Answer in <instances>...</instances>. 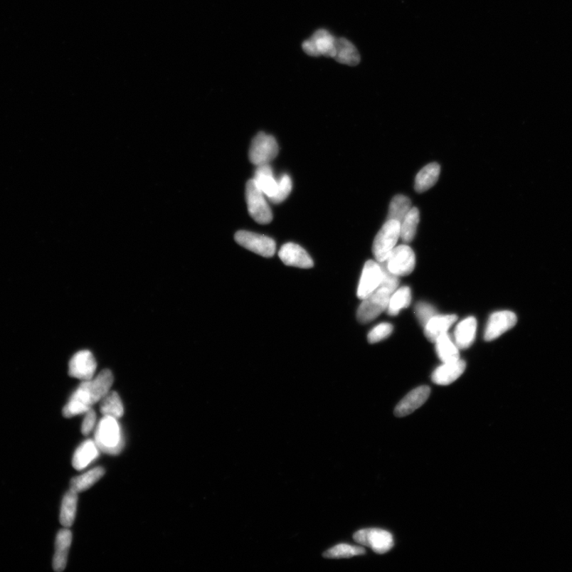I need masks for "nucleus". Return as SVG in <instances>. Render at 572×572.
<instances>
[{
    "label": "nucleus",
    "instance_id": "nucleus-32",
    "mask_svg": "<svg viewBox=\"0 0 572 572\" xmlns=\"http://www.w3.org/2000/svg\"><path fill=\"white\" fill-rule=\"evenodd\" d=\"M292 181L290 176L284 174L280 180L278 181L277 192L275 196L270 197L269 200L272 203H280L283 202L291 193Z\"/></svg>",
    "mask_w": 572,
    "mask_h": 572
},
{
    "label": "nucleus",
    "instance_id": "nucleus-33",
    "mask_svg": "<svg viewBox=\"0 0 572 572\" xmlns=\"http://www.w3.org/2000/svg\"><path fill=\"white\" fill-rule=\"evenodd\" d=\"M415 314H416L420 324L425 327L434 316L438 314V312L432 304L420 302L415 307Z\"/></svg>",
    "mask_w": 572,
    "mask_h": 572
},
{
    "label": "nucleus",
    "instance_id": "nucleus-9",
    "mask_svg": "<svg viewBox=\"0 0 572 572\" xmlns=\"http://www.w3.org/2000/svg\"><path fill=\"white\" fill-rule=\"evenodd\" d=\"M235 240L240 246L265 258L274 256L276 243L271 238L250 231H240L235 235Z\"/></svg>",
    "mask_w": 572,
    "mask_h": 572
},
{
    "label": "nucleus",
    "instance_id": "nucleus-31",
    "mask_svg": "<svg viewBox=\"0 0 572 572\" xmlns=\"http://www.w3.org/2000/svg\"><path fill=\"white\" fill-rule=\"evenodd\" d=\"M366 554V550L362 547L353 546L347 544H340L338 546L324 551L323 556L329 559H344V558H351L356 556H362Z\"/></svg>",
    "mask_w": 572,
    "mask_h": 572
},
{
    "label": "nucleus",
    "instance_id": "nucleus-6",
    "mask_svg": "<svg viewBox=\"0 0 572 572\" xmlns=\"http://www.w3.org/2000/svg\"><path fill=\"white\" fill-rule=\"evenodd\" d=\"M278 152L277 142L273 136L261 132L252 140L249 159L256 166L269 164L276 158Z\"/></svg>",
    "mask_w": 572,
    "mask_h": 572
},
{
    "label": "nucleus",
    "instance_id": "nucleus-20",
    "mask_svg": "<svg viewBox=\"0 0 572 572\" xmlns=\"http://www.w3.org/2000/svg\"><path fill=\"white\" fill-rule=\"evenodd\" d=\"M99 450L95 441L87 440L79 446L73 455V467L78 471L85 469L98 457Z\"/></svg>",
    "mask_w": 572,
    "mask_h": 572
},
{
    "label": "nucleus",
    "instance_id": "nucleus-28",
    "mask_svg": "<svg viewBox=\"0 0 572 572\" xmlns=\"http://www.w3.org/2000/svg\"><path fill=\"white\" fill-rule=\"evenodd\" d=\"M100 412L104 414V416H110L117 419L124 416L125 408L118 393L109 392L100 401Z\"/></svg>",
    "mask_w": 572,
    "mask_h": 572
},
{
    "label": "nucleus",
    "instance_id": "nucleus-19",
    "mask_svg": "<svg viewBox=\"0 0 572 572\" xmlns=\"http://www.w3.org/2000/svg\"><path fill=\"white\" fill-rule=\"evenodd\" d=\"M477 322L473 317L462 319L455 329V344L459 349L465 350L474 343L476 336Z\"/></svg>",
    "mask_w": 572,
    "mask_h": 572
},
{
    "label": "nucleus",
    "instance_id": "nucleus-34",
    "mask_svg": "<svg viewBox=\"0 0 572 572\" xmlns=\"http://www.w3.org/2000/svg\"><path fill=\"white\" fill-rule=\"evenodd\" d=\"M393 327L389 323H381L374 327L369 334V341L371 344H376L381 340L389 337L393 332Z\"/></svg>",
    "mask_w": 572,
    "mask_h": 572
},
{
    "label": "nucleus",
    "instance_id": "nucleus-30",
    "mask_svg": "<svg viewBox=\"0 0 572 572\" xmlns=\"http://www.w3.org/2000/svg\"><path fill=\"white\" fill-rule=\"evenodd\" d=\"M412 208V203L408 197L404 195L395 196L390 204L388 220L396 221L401 223Z\"/></svg>",
    "mask_w": 572,
    "mask_h": 572
},
{
    "label": "nucleus",
    "instance_id": "nucleus-7",
    "mask_svg": "<svg viewBox=\"0 0 572 572\" xmlns=\"http://www.w3.org/2000/svg\"><path fill=\"white\" fill-rule=\"evenodd\" d=\"M388 271L397 277L411 275L416 265V256L407 245L395 247L387 260L383 262Z\"/></svg>",
    "mask_w": 572,
    "mask_h": 572
},
{
    "label": "nucleus",
    "instance_id": "nucleus-1",
    "mask_svg": "<svg viewBox=\"0 0 572 572\" xmlns=\"http://www.w3.org/2000/svg\"><path fill=\"white\" fill-rule=\"evenodd\" d=\"M114 377L110 370L101 371L97 377L83 381L78 390L73 393L71 399L87 407L99 403L111 391Z\"/></svg>",
    "mask_w": 572,
    "mask_h": 572
},
{
    "label": "nucleus",
    "instance_id": "nucleus-16",
    "mask_svg": "<svg viewBox=\"0 0 572 572\" xmlns=\"http://www.w3.org/2000/svg\"><path fill=\"white\" fill-rule=\"evenodd\" d=\"M465 361L460 359L454 362L445 363L438 367L432 376L433 383L440 386L450 385L465 371Z\"/></svg>",
    "mask_w": 572,
    "mask_h": 572
},
{
    "label": "nucleus",
    "instance_id": "nucleus-12",
    "mask_svg": "<svg viewBox=\"0 0 572 572\" xmlns=\"http://www.w3.org/2000/svg\"><path fill=\"white\" fill-rule=\"evenodd\" d=\"M97 364L92 353L90 351H80L73 356L69 365V374L71 377L83 381L94 378Z\"/></svg>",
    "mask_w": 572,
    "mask_h": 572
},
{
    "label": "nucleus",
    "instance_id": "nucleus-29",
    "mask_svg": "<svg viewBox=\"0 0 572 572\" xmlns=\"http://www.w3.org/2000/svg\"><path fill=\"white\" fill-rule=\"evenodd\" d=\"M420 221L419 210L413 207L400 223V238L404 243H411L416 235Z\"/></svg>",
    "mask_w": 572,
    "mask_h": 572
},
{
    "label": "nucleus",
    "instance_id": "nucleus-24",
    "mask_svg": "<svg viewBox=\"0 0 572 572\" xmlns=\"http://www.w3.org/2000/svg\"><path fill=\"white\" fill-rule=\"evenodd\" d=\"M435 351L443 363H450L460 359L458 346L452 341L448 333L440 337L435 341Z\"/></svg>",
    "mask_w": 572,
    "mask_h": 572
},
{
    "label": "nucleus",
    "instance_id": "nucleus-5",
    "mask_svg": "<svg viewBox=\"0 0 572 572\" xmlns=\"http://www.w3.org/2000/svg\"><path fill=\"white\" fill-rule=\"evenodd\" d=\"M246 201L248 212L253 220L260 224H268L273 220V213L265 198V194L253 179L246 186Z\"/></svg>",
    "mask_w": 572,
    "mask_h": 572
},
{
    "label": "nucleus",
    "instance_id": "nucleus-11",
    "mask_svg": "<svg viewBox=\"0 0 572 572\" xmlns=\"http://www.w3.org/2000/svg\"><path fill=\"white\" fill-rule=\"evenodd\" d=\"M383 279V269L378 262L367 261L361 275L357 296L364 300L376 291L380 286Z\"/></svg>",
    "mask_w": 572,
    "mask_h": 572
},
{
    "label": "nucleus",
    "instance_id": "nucleus-8",
    "mask_svg": "<svg viewBox=\"0 0 572 572\" xmlns=\"http://www.w3.org/2000/svg\"><path fill=\"white\" fill-rule=\"evenodd\" d=\"M353 539L361 546L371 548L378 554L388 553L394 544L392 534L380 529H360L354 534Z\"/></svg>",
    "mask_w": 572,
    "mask_h": 572
},
{
    "label": "nucleus",
    "instance_id": "nucleus-27",
    "mask_svg": "<svg viewBox=\"0 0 572 572\" xmlns=\"http://www.w3.org/2000/svg\"><path fill=\"white\" fill-rule=\"evenodd\" d=\"M412 300L411 290L408 286H404L395 290L391 296L388 304L387 313L390 316H397L401 310L406 309L411 305Z\"/></svg>",
    "mask_w": 572,
    "mask_h": 572
},
{
    "label": "nucleus",
    "instance_id": "nucleus-2",
    "mask_svg": "<svg viewBox=\"0 0 572 572\" xmlns=\"http://www.w3.org/2000/svg\"><path fill=\"white\" fill-rule=\"evenodd\" d=\"M118 419L105 416L95 430V442L102 452L117 455L124 447Z\"/></svg>",
    "mask_w": 572,
    "mask_h": 572
},
{
    "label": "nucleus",
    "instance_id": "nucleus-17",
    "mask_svg": "<svg viewBox=\"0 0 572 572\" xmlns=\"http://www.w3.org/2000/svg\"><path fill=\"white\" fill-rule=\"evenodd\" d=\"M73 534L69 529H61L56 537L55 554L53 556V568L58 572L65 569L68 555L71 546Z\"/></svg>",
    "mask_w": 572,
    "mask_h": 572
},
{
    "label": "nucleus",
    "instance_id": "nucleus-21",
    "mask_svg": "<svg viewBox=\"0 0 572 572\" xmlns=\"http://www.w3.org/2000/svg\"><path fill=\"white\" fill-rule=\"evenodd\" d=\"M253 180L268 198L276 194L278 181L275 180L273 169L269 164L258 166Z\"/></svg>",
    "mask_w": 572,
    "mask_h": 572
},
{
    "label": "nucleus",
    "instance_id": "nucleus-35",
    "mask_svg": "<svg viewBox=\"0 0 572 572\" xmlns=\"http://www.w3.org/2000/svg\"><path fill=\"white\" fill-rule=\"evenodd\" d=\"M95 422H97V414H95L92 408H90V411L85 413L83 426H81V433L85 435H90L93 430Z\"/></svg>",
    "mask_w": 572,
    "mask_h": 572
},
{
    "label": "nucleus",
    "instance_id": "nucleus-22",
    "mask_svg": "<svg viewBox=\"0 0 572 572\" xmlns=\"http://www.w3.org/2000/svg\"><path fill=\"white\" fill-rule=\"evenodd\" d=\"M334 59L340 64L350 66H356L360 63V55L356 47L344 38L336 40V55Z\"/></svg>",
    "mask_w": 572,
    "mask_h": 572
},
{
    "label": "nucleus",
    "instance_id": "nucleus-14",
    "mask_svg": "<svg viewBox=\"0 0 572 572\" xmlns=\"http://www.w3.org/2000/svg\"><path fill=\"white\" fill-rule=\"evenodd\" d=\"M430 393V387L427 386H419L413 390L395 408V416L403 418L417 411L426 403Z\"/></svg>",
    "mask_w": 572,
    "mask_h": 572
},
{
    "label": "nucleus",
    "instance_id": "nucleus-13",
    "mask_svg": "<svg viewBox=\"0 0 572 572\" xmlns=\"http://www.w3.org/2000/svg\"><path fill=\"white\" fill-rule=\"evenodd\" d=\"M517 318L513 312H495L489 317L487 322L484 339L486 341H492L498 339L502 334L514 328Z\"/></svg>",
    "mask_w": 572,
    "mask_h": 572
},
{
    "label": "nucleus",
    "instance_id": "nucleus-15",
    "mask_svg": "<svg viewBox=\"0 0 572 572\" xmlns=\"http://www.w3.org/2000/svg\"><path fill=\"white\" fill-rule=\"evenodd\" d=\"M278 255L282 263L289 267L302 269H310L313 267V261L307 251L297 244L292 243L284 244Z\"/></svg>",
    "mask_w": 572,
    "mask_h": 572
},
{
    "label": "nucleus",
    "instance_id": "nucleus-3",
    "mask_svg": "<svg viewBox=\"0 0 572 572\" xmlns=\"http://www.w3.org/2000/svg\"><path fill=\"white\" fill-rule=\"evenodd\" d=\"M400 238V223L388 220L380 229L373 243V254L378 263L385 262L396 247Z\"/></svg>",
    "mask_w": 572,
    "mask_h": 572
},
{
    "label": "nucleus",
    "instance_id": "nucleus-4",
    "mask_svg": "<svg viewBox=\"0 0 572 572\" xmlns=\"http://www.w3.org/2000/svg\"><path fill=\"white\" fill-rule=\"evenodd\" d=\"M392 292L383 286L363 300L357 312V319L361 324H367L376 319L387 309Z\"/></svg>",
    "mask_w": 572,
    "mask_h": 572
},
{
    "label": "nucleus",
    "instance_id": "nucleus-23",
    "mask_svg": "<svg viewBox=\"0 0 572 572\" xmlns=\"http://www.w3.org/2000/svg\"><path fill=\"white\" fill-rule=\"evenodd\" d=\"M440 174V166L438 163L433 162L425 166L415 179V189L418 193H424L431 189L438 182Z\"/></svg>",
    "mask_w": 572,
    "mask_h": 572
},
{
    "label": "nucleus",
    "instance_id": "nucleus-10",
    "mask_svg": "<svg viewBox=\"0 0 572 572\" xmlns=\"http://www.w3.org/2000/svg\"><path fill=\"white\" fill-rule=\"evenodd\" d=\"M336 40L330 32L324 29L317 31L302 44L303 51L312 57L325 56L332 58L336 55Z\"/></svg>",
    "mask_w": 572,
    "mask_h": 572
},
{
    "label": "nucleus",
    "instance_id": "nucleus-25",
    "mask_svg": "<svg viewBox=\"0 0 572 572\" xmlns=\"http://www.w3.org/2000/svg\"><path fill=\"white\" fill-rule=\"evenodd\" d=\"M78 501V493L72 489L64 496L60 508V522L65 528L73 526L76 517Z\"/></svg>",
    "mask_w": 572,
    "mask_h": 572
},
{
    "label": "nucleus",
    "instance_id": "nucleus-26",
    "mask_svg": "<svg viewBox=\"0 0 572 572\" xmlns=\"http://www.w3.org/2000/svg\"><path fill=\"white\" fill-rule=\"evenodd\" d=\"M105 474L103 467H95L83 475L75 477L70 482V489L78 493L85 492L97 482Z\"/></svg>",
    "mask_w": 572,
    "mask_h": 572
},
{
    "label": "nucleus",
    "instance_id": "nucleus-18",
    "mask_svg": "<svg viewBox=\"0 0 572 572\" xmlns=\"http://www.w3.org/2000/svg\"><path fill=\"white\" fill-rule=\"evenodd\" d=\"M457 319L458 317L454 314L434 316L424 327L426 338L429 341L435 343L440 337L447 333Z\"/></svg>",
    "mask_w": 572,
    "mask_h": 572
}]
</instances>
